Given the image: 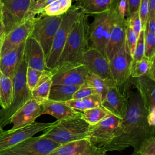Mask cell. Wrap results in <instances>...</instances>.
<instances>
[{
	"label": "cell",
	"instance_id": "5b68a950",
	"mask_svg": "<svg viewBox=\"0 0 155 155\" xmlns=\"http://www.w3.org/2000/svg\"><path fill=\"white\" fill-rule=\"evenodd\" d=\"M82 10L72 5L62 15L60 26L54 36L48 56L46 59L47 67L51 70L56 66L58 60L63 50L68 36Z\"/></svg>",
	"mask_w": 155,
	"mask_h": 155
},
{
	"label": "cell",
	"instance_id": "b9f144b4",
	"mask_svg": "<svg viewBox=\"0 0 155 155\" xmlns=\"http://www.w3.org/2000/svg\"><path fill=\"white\" fill-rule=\"evenodd\" d=\"M144 28L155 33V16L148 17Z\"/></svg>",
	"mask_w": 155,
	"mask_h": 155
},
{
	"label": "cell",
	"instance_id": "7bdbcfd3",
	"mask_svg": "<svg viewBox=\"0 0 155 155\" xmlns=\"http://www.w3.org/2000/svg\"><path fill=\"white\" fill-rule=\"evenodd\" d=\"M146 76L151 79L155 81V56H153L151 59L150 68Z\"/></svg>",
	"mask_w": 155,
	"mask_h": 155
},
{
	"label": "cell",
	"instance_id": "f35d334b",
	"mask_svg": "<svg viewBox=\"0 0 155 155\" xmlns=\"http://www.w3.org/2000/svg\"><path fill=\"white\" fill-rule=\"evenodd\" d=\"M94 94H96L95 91L84 83L81 85L79 89L74 93L72 99H81Z\"/></svg>",
	"mask_w": 155,
	"mask_h": 155
},
{
	"label": "cell",
	"instance_id": "3957f363",
	"mask_svg": "<svg viewBox=\"0 0 155 155\" xmlns=\"http://www.w3.org/2000/svg\"><path fill=\"white\" fill-rule=\"evenodd\" d=\"M27 64L23 56L17 66L12 79V96L11 103L6 109L0 110V125L4 128L10 124L12 116L28 101L32 99L31 91L26 82Z\"/></svg>",
	"mask_w": 155,
	"mask_h": 155
},
{
	"label": "cell",
	"instance_id": "7dc6e473",
	"mask_svg": "<svg viewBox=\"0 0 155 155\" xmlns=\"http://www.w3.org/2000/svg\"><path fill=\"white\" fill-rule=\"evenodd\" d=\"M2 19V4H0V19Z\"/></svg>",
	"mask_w": 155,
	"mask_h": 155
},
{
	"label": "cell",
	"instance_id": "8d00e7d4",
	"mask_svg": "<svg viewBox=\"0 0 155 155\" xmlns=\"http://www.w3.org/2000/svg\"><path fill=\"white\" fill-rule=\"evenodd\" d=\"M126 24L133 30L137 37H138L140 32L143 30L142 22L138 12L134 13L127 19Z\"/></svg>",
	"mask_w": 155,
	"mask_h": 155
},
{
	"label": "cell",
	"instance_id": "d4e9b609",
	"mask_svg": "<svg viewBox=\"0 0 155 155\" xmlns=\"http://www.w3.org/2000/svg\"><path fill=\"white\" fill-rule=\"evenodd\" d=\"M74 5L79 7L85 13L97 14L109 10L114 0H72Z\"/></svg>",
	"mask_w": 155,
	"mask_h": 155
},
{
	"label": "cell",
	"instance_id": "bcb514c9",
	"mask_svg": "<svg viewBox=\"0 0 155 155\" xmlns=\"http://www.w3.org/2000/svg\"><path fill=\"white\" fill-rule=\"evenodd\" d=\"M104 155H106V154ZM131 155H141V154H140L139 151H134L133 153Z\"/></svg>",
	"mask_w": 155,
	"mask_h": 155
},
{
	"label": "cell",
	"instance_id": "484cf974",
	"mask_svg": "<svg viewBox=\"0 0 155 155\" xmlns=\"http://www.w3.org/2000/svg\"><path fill=\"white\" fill-rule=\"evenodd\" d=\"M102 99L99 94H94L81 99H71L65 104L78 113H82L87 110L101 106Z\"/></svg>",
	"mask_w": 155,
	"mask_h": 155
},
{
	"label": "cell",
	"instance_id": "2e32d148",
	"mask_svg": "<svg viewBox=\"0 0 155 155\" xmlns=\"http://www.w3.org/2000/svg\"><path fill=\"white\" fill-rule=\"evenodd\" d=\"M128 99L119 87L114 84L108 87L101 106L111 114L122 119L127 112Z\"/></svg>",
	"mask_w": 155,
	"mask_h": 155
},
{
	"label": "cell",
	"instance_id": "f1b7e54d",
	"mask_svg": "<svg viewBox=\"0 0 155 155\" xmlns=\"http://www.w3.org/2000/svg\"><path fill=\"white\" fill-rule=\"evenodd\" d=\"M12 96V79L0 72V105L6 109L11 103Z\"/></svg>",
	"mask_w": 155,
	"mask_h": 155
},
{
	"label": "cell",
	"instance_id": "4fadbf2b",
	"mask_svg": "<svg viewBox=\"0 0 155 155\" xmlns=\"http://www.w3.org/2000/svg\"><path fill=\"white\" fill-rule=\"evenodd\" d=\"M132 62V56L124 42L119 51L109 61L111 76L117 85H122L131 78Z\"/></svg>",
	"mask_w": 155,
	"mask_h": 155
},
{
	"label": "cell",
	"instance_id": "603a6c76",
	"mask_svg": "<svg viewBox=\"0 0 155 155\" xmlns=\"http://www.w3.org/2000/svg\"><path fill=\"white\" fill-rule=\"evenodd\" d=\"M25 42L0 58V72L12 78L15 71L24 56Z\"/></svg>",
	"mask_w": 155,
	"mask_h": 155
},
{
	"label": "cell",
	"instance_id": "74e56055",
	"mask_svg": "<svg viewBox=\"0 0 155 155\" xmlns=\"http://www.w3.org/2000/svg\"><path fill=\"white\" fill-rule=\"evenodd\" d=\"M139 151L141 155H155V136L144 140Z\"/></svg>",
	"mask_w": 155,
	"mask_h": 155
},
{
	"label": "cell",
	"instance_id": "83f0119b",
	"mask_svg": "<svg viewBox=\"0 0 155 155\" xmlns=\"http://www.w3.org/2000/svg\"><path fill=\"white\" fill-rule=\"evenodd\" d=\"M101 96L102 100L105 97L109 87L116 84L113 79H104L90 72L88 73L85 82Z\"/></svg>",
	"mask_w": 155,
	"mask_h": 155
},
{
	"label": "cell",
	"instance_id": "6da1fadb",
	"mask_svg": "<svg viewBox=\"0 0 155 155\" xmlns=\"http://www.w3.org/2000/svg\"><path fill=\"white\" fill-rule=\"evenodd\" d=\"M148 114L139 92L131 91L126 114L114 130L113 139L103 148L107 152L131 147L139 151L144 140L154 136L155 127L149 124Z\"/></svg>",
	"mask_w": 155,
	"mask_h": 155
},
{
	"label": "cell",
	"instance_id": "60d3db41",
	"mask_svg": "<svg viewBox=\"0 0 155 155\" xmlns=\"http://www.w3.org/2000/svg\"><path fill=\"white\" fill-rule=\"evenodd\" d=\"M140 1L141 0H127L128 7V18L133 14H134V13L138 12Z\"/></svg>",
	"mask_w": 155,
	"mask_h": 155
},
{
	"label": "cell",
	"instance_id": "e575fe53",
	"mask_svg": "<svg viewBox=\"0 0 155 155\" xmlns=\"http://www.w3.org/2000/svg\"><path fill=\"white\" fill-rule=\"evenodd\" d=\"M145 50L144 30L143 29L137 37L134 51L132 56L133 61H137L142 59L145 56Z\"/></svg>",
	"mask_w": 155,
	"mask_h": 155
},
{
	"label": "cell",
	"instance_id": "4316f807",
	"mask_svg": "<svg viewBox=\"0 0 155 155\" xmlns=\"http://www.w3.org/2000/svg\"><path fill=\"white\" fill-rule=\"evenodd\" d=\"M81 85H66L52 84L48 99L58 102H67L72 99L74 93Z\"/></svg>",
	"mask_w": 155,
	"mask_h": 155
},
{
	"label": "cell",
	"instance_id": "d590c367",
	"mask_svg": "<svg viewBox=\"0 0 155 155\" xmlns=\"http://www.w3.org/2000/svg\"><path fill=\"white\" fill-rule=\"evenodd\" d=\"M125 43L127 47V48L132 56L134 51L136 47L137 37L133 31V30L128 25L125 28Z\"/></svg>",
	"mask_w": 155,
	"mask_h": 155
},
{
	"label": "cell",
	"instance_id": "ffe728a7",
	"mask_svg": "<svg viewBox=\"0 0 155 155\" xmlns=\"http://www.w3.org/2000/svg\"><path fill=\"white\" fill-rule=\"evenodd\" d=\"M24 58L28 67L44 71L50 70L46 66V59L39 42L31 36L25 41Z\"/></svg>",
	"mask_w": 155,
	"mask_h": 155
},
{
	"label": "cell",
	"instance_id": "ba28073f",
	"mask_svg": "<svg viewBox=\"0 0 155 155\" xmlns=\"http://www.w3.org/2000/svg\"><path fill=\"white\" fill-rule=\"evenodd\" d=\"M35 0H0L2 4V20L5 35L19 25L30 16V11ZM4 35V36H5Z\"/></svg>",
	"mask_w": 155,
	"mask_h": 155
},
{
	"label": "cell",
	"instance_id": "7c38bea8",
	"mask_svg": "<svg viewBox=\"0 0 155 155\" xmlns=\"http://www.w3.org/2000/svg\"><path fill=\"white\" fill-rule=\"evenodd\" d=\"M51 72L53 84L81 85L85 82L89 71L84 65L77 63L56 67Z\"/></svg>",
	"mask_w": 155,
	"mask_h": 155
},
{
	"label": "cell",
	"instance_id": "8992f818",
	"mask_svg": "<svg viewBox=\"0 0 155 155\" xmlns=\"http://www.w3.org/2000/svg\"><path fill=\"white\" fill-rule=\"evenodd\" d=\"M114 21L111 8L95 14L93 21L89 24L90 47L97 50L105 58V48Z\"/></svg>",
	"mask_w": 155,
	"mask_h": 155
},
{
	"label": "cell",
	"instance_id": "9a60e30c",
	"mask_svg": "<svg viewBox=\"0 0 155 155\" xmlns=\"http://www.w3.org/2000/svg\"><path fill=\"white\" fill-rule=\"evenodd\" d=\"M81 64L89 72L104 79H113L110 73L109 61L97 50L89 47L82 54Z\"/></svg>",
	"mask_w": 155,
	"mask_h": 155
},
{
	"label": "cell",
	"instance_id": "e0dca14e",
	"mask_svg": "<svg viewBox=\"0 0 155 155\" xmlns=\"http://www.w3.org/2000/svg\"><path fill=\"white\" fill-rule=\"evenodd\" d=\"M103 148L93 145L87 138L60 145L48 155H104Z\"/></svg>",
	"mask_w": 155,
	"mask_h": 155
},
{
	"label": "cell",
	"instance_id": "f6af8a7d",
	"mask_svg": "<svg viewBox=\"0 0 155 155\" xmlns=\"http://www.w3.org/2000/svg\"><path fill=\"white\" fill-rule=\"evenodd\" d=\"M5 35V27L2 19H0V38H2Z\"/></svg>",
	"mask_w": 155,
	"mask_h": 155
},
{
	"label": "cell",
	"instance_id": "277c9868",
	"mask_svg": "<svg viewBox=\"0 0 155 155\" xmlns=\"http://www.w3.org/2000/svg\"><path fill=\"white\" fill-rule=\"evenodd\" d=\"M90 125L79 116L58 120L56 125L43 132L42 136L50 139L59 145L85 139Z\"/></svg>",
	"mask_w": 155,
	"mask_h": 155
},
{
	"label": "cell",
	"instance_id": "cb8c5ba5",
	"mask_svg": "<svg viewBox=\"0 0 155 155\" xmlns=\"http://www.w3.org/2000/svg\"><path fill=\"white\" fill-rule=\"evenodd\" d=\"M52 84V74L51 70L44 71L38 84L31 91L32 98L42 105L48 99Z\"/></svg>",
	"mask_w": 155,
	"mask_h": 155
},
{
	"label": "cell",
	"instance_id": "7402d4cb",
	"mask_svg": "<svg viewBox=\"0 0 155 155\" xmlns=\"http://www.w3.org/2000/svg\"><path fill=\"white\" fill-rule=\"evenodd\" d=\"M41 106V115L50 114L57 120L67 119L81 115V113L76 112L68 107L65 102H58L48 99Z\"/></svg>",
	"mask_w": 155,
	"mask_h": 155
},
{
	"label": "cell",
	"instance_id": "d6a6232c",
	"mask_svg": "<svg viewBox=\"0 0 155 155\" xmlns=\"http://www.w3.org/2000/svg\"><path fill=\"white\" fill-rule=\"evenodd\" d=\"M145 40V57L151 59L155 56V33L144 28Z\"/></svg>",
	"mask_w": 155,
	"mask_h": 155
},
{
	"label": "cell",
	"instance_id": "836d02e7",
	"mask_svg": "<svg viewBox=\"0 0 155 155\" xmlns=\"http://www.w3.org/2000/svg\"><path fill=\"white\" fill-rule=\"evenodd\" d=\"M44 71L28 67L26 71V82L29 90L31 91L38 84Z\"/></svg>",
	"mask_w": 155,
	"mask_h": 155
},
{
	"label": "cell",
	"instance_id": "52a82bcc",
	"mask_svg": "<svg viewBox=\"0 0 155 155\" xmlns=\"http://www.w3.org/2000/svg\"><path fill=\"white\" fill-rule=\"evenodd\" d=\"M62 15H39L35 17L31 36L41 45L45 59L48 56L53 39L61 23Z\"/></svg>",
	"mask_w": 155,
	"mask_h": 155
},
{
	"label": "cell",
	"instance_id": "4dcf8cb0",
	"mask_svg": "<svg viewBox=\"0 0 155 155\" xmlns=\"http://www.w3.org/2000/svg\"><path fill=\"white\" fill-rule=\"evenodd\" d=\"M109 113L102 107L99 106L81 113V117L90 125H93L104 119Z\"/></svg>",
	"mask_w": 155,
	"mask_h": 155
},
{
	"label": "cell",
	"instance_id": "5bb4252c",
	"mask_svg": "<svg viewBox=\"0 0 155 155\" xmlns=\"http://www.w3.org/2000/svg\"><path fill=\"white\" fill-rule=\"evenodd\" d=\"M35 17L28 19L3 37L0 47V58L24 42L31 36Z\"/></svg>",
	"mask_w": 155,
	"mask_h": 155
},
{
	"label": "cell",
	"instance_id": "ab89813d",
	"mask_svg": "<svg viewBox=\"0 0 155 155\" xmlns=\"http://www.w3.org/2000/svg\"><path fill=\"white\" fill-rule=\"evenodd\" d=\"M148 0H141L139 7V15L142 22L143 29L145 27L148 16Z\"/></svg>",
	"mask_w": 155,
	"mask_h": 155
},
{
	"label": "cell",
	"instance_id": "f546056e",
	"mask_svg": "<svg viewBox=\"0 0 155 155\" xmlns=\"http://www.w3.org/2000/svg\"><path fill=\"white\" fill-rule=\"evenodd\" d=\"M72 5V0H55L41 10L38 15L58 16L65 13Z\"/></svg>",
	"mask_w": 155,
	"mask_h": 155
},
{
	"label": "cell",
	"instance_id": "c3c4849f",
	"mask_svg": "<svg viewBox=\"0 0 155 155\" xmlns=\"http://www.w3.org/2000/svg\"><path fill=\"white\" fill-rule=\"evenodd\" d=\"M3 131H4V130H3V128L1 126V125H0V136L2 134V133H3Z\"/></svg>",
	"mask_w": 155,
	"mask_h": 155
},
{
	"label": "cell",
	"instance_id": "7a4b0ae2",
	"mask_svg": "<svg viewBox=\"0 0 155 155\" xmlns=\"http://www.w3.org/2000/svg\"><path fill=\"white\" fill-rule=\"evenodd\" d=\"M89 47L88 17L82 11L68 36L56 67L81 63L82 54Z\"/></svg>",
	"mask_w": 155,
	"mask_h": 155
},
{
	"label": "cell",
	"instance_id": "30bf717a",
	"mask_svg": "<svg viewBox=\"0 0 155 155\" xmlns=\"http://www.w3.org/2000/svg\"><path fill=\"white\" fill-rule=\"evenodd\" d=\"M57 123L58 120L51 123L34 122L31 125L19 129L4 130L2 134L0 136V152L16 145L39 132H44L51 129Z\"/></svg>",
	"mask_w": 155,
	"mask_h": 155
},
{
	"label": "cell",
	"instance_id": "1f68e13d",
	"mask_svg": "<svg viewBox=\"0 0 155 155\" xmlns=\"http://www.w3.org/2000/svg\"><path fill=\"white\" fill-rule=\"evenodd\" d=\"M151 59L143 57L142 59L133 61L131 67L130 76L131 78H138L146 75L150 65Z\"/></svg>",
	"mask_w": 155,
	"mask_h": 155
},
{
	"label": "cell",
	"instance_id": "d6986e66",
	"mask_svg": "<svg viewBox=\"0 0 155 155\" xmlns=\"http://www.w3.org/2000/svg\"><path fill=\"white\" fill-rule=\"evenodd\" d=\"M114 14V21L105 48L106 58L110 61L119 51L125 42L126 21L120 19L111 7Z\"/></svg>",
	"mask_w": 155,
	"mask_h": 155
},
{
	"label": "cell",
	"instance_id": "8fae6325",
	"mask_svg": "<svg viewBox=\"0 0 155 155\" xmlns=\"http://www.w3.org/2000/svg\"><path fill=\"white\" fill-rule=\"evenodd\" d=\"M120 119L109 113L97 124L90 125L87 138L94 146L104 148L113 139L114 130Z\"/></svg>",
	"mask_w": 155,
	"mask_h": 155
},
{
	"label": "cell",
	"instance_id": "ac0fdd59",
	"mask_svg": "<svg viewBox=\"0 0 155 155\" xmlns=\"http://www.w3.org/2000/svg\"><path fill=\"white\" fill-rule=\"evenodd\" d=\"M42 106L33 98L22 105L11 117L13 124L11 130L19 129L35 122L37 117L41 115Z\"/></svg>",
	"mask_w": 155,
	"mask_h": 155
},
{
	"label": "cell",
	"instance_id": "ee69618b",
	"mask_svg": "<svg viewBox=\"0 0 155 155\" xmlns=\"http://www.w3.org/2000/svg\"><path fill=\"white\" fill-rule=\"evenodd\" d=\"M148 16H155V0H148Z\"/></svg>",
	"mask_w": 155,
	"mask_h": 155
},
{
	"label": "cell",
	"instance_id": "44dd1931",
	"mask_svg": "<svg viewBox=\"0 0 155 155\" xmlns=\"http://www.w3.org/2000/svg\"><path fill=\"white\" fill-rule=\"evenodd\" d=\"M133 82L142 98L148 113L155 110V81L144 75L133 78Z\"/></svg>",
	"mask_w": 155,
	"mask_h": 155
},
{
	"label": "cell",
	"instance_id": "681fc988",
	"mask_svg": "<svg viewBox=\"0 0 155 155\" xmlns=\"http://www.w3.org/2000/svg\"><path fill=\"white\" fill-rule=\"evenodd\" d=\"M0 4H1V2H0Z\"/></svg>",
	"mask_w": 155,
	"mask_h": 155
},
{
	"label": "cell",
	"instance_id": "9c48e42d",
	"mask_svg": "<svg viewBox=\"0 0 155 155\" xmlns=\"http://www.w3.org/2000/svg\"><path fill=\"white\" fill-rule=\"evenodd\" d=\"M60 145L40 135L31 137L16 145L0 152V155H48Z\"/></svg>",
	"mask_w": 155,
	"mask_h": 155
}]
</instances>
